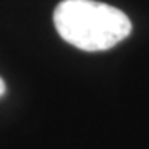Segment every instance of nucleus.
I'll return each mask as SVG.
<instances>
[{"label":"nucleus","instance_id":"obj_2","mask_svg":"<svg viewBox=\"0 0 149 149\" xmlns=\"http://www.w3.org/2000/svg\"><path fill=\"white\" fill-rule=\"evenodd\" d=\"M5 90H7V86H5V83H3V80L0 78V96L5 95Z\"/></svg>","mask_w":149,"mask_h":149},{"label":"nucleus","instance_id":"obj_1","mask_svg":"<svg viewBox=\"0 0 149 149\" xmlns=\"http://www.w3.org/2000/svg\"><path fill=\"white\" fill-rule=\"evenodd\" d=\"M55 28L66 43L83 52H104L129 37L128 15L96 0H63L53 12Z\"/></svg>","mask_w":149,"mask_h":149}]
</instances>
